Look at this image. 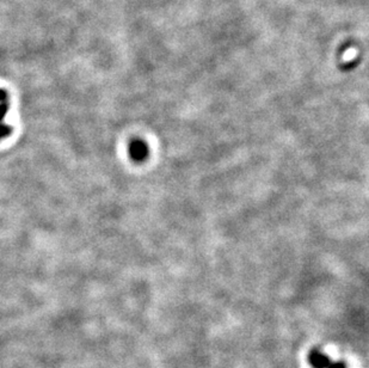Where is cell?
Returning a JSON list of instances; mask_svg holds the SVG:
<instances>
[{"label": "cell", "mask_w": 369, "mask_h": 368, "mask_svg": "<svg viewBox=\"0 0 369 368\" xmlns=\"http://www.w3.org/2000/svg\"><path fill=\"white\" fill-rule=\"evenodd\" d=\"M8 110H9V105L8 104H5V103L0 104V122H2V120L4 119V116L6 115Z\"/></svg>", "instance_id": "obj_3"}, {"label": "cell", "mask_w": 369, "mask_h": 368, "mask_svg": "<svg viewBox=\"0 0 369 368\" xmlns=\"http://www.w3.org/2000/svg\"><path fill=\"white\" fill-rule=\"evenodd\" d=\"M11 130H12V128L10 126L2 125V123H0V139H2V137L8 136L9 134L11 133Z\"/></svg>", "instance_id": "obj_2"}, {"label": "cell", "mask_w": 369, "mask_h": 368, "mask_svg": "<svg viewBox=\"0 0 369 368\" xmlns=\"http://www.w3.org/2000/svg\"><path fill=\"white\" fill-rule=\"evenodd\" d=\"M310 362L314 368H328L331 361L329 360L328 356L322 355L320 353L312 352L310 354Z\"/></svg>", "instance_id": "obj_1"}, {"label": "cell", "mask_w": 369, "mask_h": 368, "mask_svg": "<svg viewBox=\"0 0 369 368\" xmlns=\"http://www.w3.org/2000/svg\"><path fill=\"white\" fill-rule=\"evenodd\" d=\"M328 368H345V366H344L343 363H333V362H330Z\"/></svg>", "instance_id": "obj_4"}, {"label": "cell", "mask_w": 369, "mask_h": 368, "mask_svg": "<svg viewBox=\"0 0 369 368\" xmlns=\"http://www.w3.org/2000/svg\"><path fill=\"white\" fill-rule=\"evenodd\" d=\"M6 97H8L6 91L3 90V88H0V102H4L6 100Z\"/></svg>", "instance_id": "obj_5"}]
</instances>
